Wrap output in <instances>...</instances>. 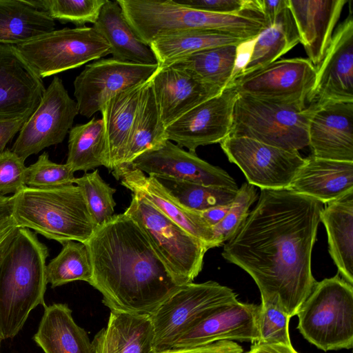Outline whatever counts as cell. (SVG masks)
I'll return each instance as SVG.
<instances>
[{"instance_id":"cell-1","label":"cell","mask_w":353,"mask_h":353,"mask_svg":"<svg viewBox=\"0 0 353 353\" xmlns=\"http://www.w3.org/2000/svg\"><path fill=\"white\" fill-rule=\"evenodd\" d=\"M323 203L288 189H261L255 208L224 245L223 257L248 273L261 302L291 318L316 281L311 259Z\"/></svg>"},{"instance_id":"cell-2","label":"cell","mask_w":353,"mask_h":353,"mask_svg":"<svg viewBox=\"0 0 353 353\" xmlns=\"http://www.w3.org/2000/svg\"><path fill=\"white\" fill-rule=\"evenodd\" d=\"M85 244L92 267L90 285L111 311L151 315L182 286L143 230L125 213L97 226Z\"/></svg>"},{"instance_id":"cell-3","label":"cell","mask_w":353,"mask_h":353,"mask_svg":"<svg viewBox=\"0 0 353 353\" xmlns=\"http://www.w3.org/2000/svg\"><path fill=\"white\" fill-rule=\"evenodd\" d=\"M48 249L30 229L17 228L0 248V336L12 339L30 312L46 307Z\"/></svg>"},{"instance_id":"cell-4","label":"cell","mask_w":353,"mask_h":353,"mask_svg":"<svg viewBox=\"0 0 353 353\" xmlns=\"http://www.w3.org/2000/svg\"><path fill=\"white\" fill-rule=\"evenodd\" d=\"M128 22L147 45L157 37L188 30H212L249 42L261 28L260 17L245 10L238 14H219L186 7L174 0H117Z\"/></svg>"},{"instance_id":"cell-5","label":"cell","mask_w":353,"mask_h":353,"mask_svg":"<svg viewBox=\"0 0 353 353\" xmlns=\"http://www.w3.org/2000/svg\"><path fill=\"white\" fill-rule=\"evenodd\" d=\"M11 201L12 216L19 228L32 229L61 245L70 241L85 243L97 228L77 185L25 186Z\"/></svg>"},{"instance_id":"cell-6","label":"cell","mask_w":353,"mask_h":353,"mask_svg":"<svg viewBox=\"0 0 353 353\" xmlns=\"http://www.w3.org/2000/svg\"><path fill=\"white\" fill-rule=\"evenodd\" d=\"M296 315L303 336L323 351L353 346V286L339 274L316 283Z\"/></svg>"},{"instance_id":"cell-7","label":"cell","mask_w":353,"mask_h":353,"mask_svg":"<svg viewBox=\"0 0 353 353\" xmlns=\"http://www.w3.org/2000/svg\"><path fill=\"white\" fill-rule=\"evenodd\" d=\"M310 110L274 104L239 94L228 137L251 139L290 151L309 145Z\"/></svg>"},{"instance_id":"cell-8","label":"cell","mask_w":353,"mask_h":353,"mask_svg":"<svg viewBox=\"0 0 353 353\" xmlns=\"http://www.w3.org/2000/svg\"><path fill=\"white\" fill-rule=\"evenodd\" d=\"M124 213L145 233L176 283L193 282L203 268L205 245L137 194L132 193Z\"/></svg>"},{"instance_id":"cell-9","label":"cell","mask_w":353,"mask_h":353,"mask_svg":"<svg viewBox=\"0 0 353 353\" xmlns=\"http://www.w3.org/2000/svg\"><path fill=\"white\" fill-rule=\"evenodd\" d=\"M41 78L110 54V46L93 27L65 28L15 46Z\"/></svg>"},{"instance_id":"cell-10","label":"cell","mask_w":353,"mask_h":353,"mask_svg":"<svg viewBox=\"0 0 353 353\" xmlns=\"http://www.w3.org/2000/svg\"><path fill=\"white\" fill-rule=\"evenodd\" d=\"M237 300V294L232 289L215 281L182 285L150 315L156 352L170 350L177 340L208 312Z\"/></svg>"},{"instance_id":"cell-11","label":"cell","mask_w":353,"mask_h":353,"mask_svg":"<svg viewBox=\"0 0 353 353\" xmlns=\"http://www.w3.org/2000/svg\"><path fill=\"white\" fill-rule=\"evenodd\" d=\"M316 68L301 57L283 59L230 81L237 93L269 103L305 109L313 89Z\"/></svg>"},{"instance_id":"cell-12","label":"cell","mask_w":353,"mask_h":353,"mask_svg":"<svg viewBox=\"0 0 353 353\" xmlns=\"http://www.w3.org/2000/svg\"><path fill=\"white\" fill-rule=\"evenodd\" d=\"M79 114L62 80L55 77L46 88L34 112L19 131L11 150L24 161L46 148L61 143Z\"/></svg>"},{"instance_id":"cell-13","label":"cell","mask_w":353,"mask_h":353,"mask_svg":"<svg viewBox=\"0 0 353 353\" xmlns=\"http://www.w3.org/2000/svg\"><path fill=\"white\" fill-rule=\"evenodd\" d=\"M219 143L228 160L243 172L248 183L261 189L287 188L305 161L299 151L248 138L228 137Z\"/></svg>"},{"instance_id":"cell-14","label":"cell","mask_w":353,"mask_h":353,"mask_svg":"<svg viewBox=\"0 0 353 353\" xmlns=\"http://www.w3.org/2000/svg\"><path fill=\"white\" fill-rule=\"evenodd\" d=\"M158 69V65H141L112 57L91 63L74 81L79 113L91 117L110 98L129 87L150 80Z\"/></svg>"},{"instance_id":"cell-15","label":"cell","mask_w":353,"mask_h":353,"mask_svg":"<svg viewBox=\"0 0 353 353\" xmlns=\"http://www.w3.org/2000/svg\"><path fill=\"white\" fill-rule=\"evenodd\" d=\"M239 96L229 83L219 94L201 103L165 128L167 139L195 152L199 146L221 143L231 130Z\"/></svg>"},{"instance_id":"cell-16","label":"cell","mask_w":353,"mask_h":353,"mask_svg":"<svg viewBox=\"0 0 353 353\" xmlns=\"http://www.w3.org/2000/svg\"><path fill=\"white\" fill-rule=\"evenodd\" d=\"M316 68L309 105L331 101L353 102V16L347 17L333 34L324 57Z\"/></svg>"},{"instance_id":"cell-17","label":"cell","mask_w":353,"mask_h":353,"mask_svg":"<svg viewBox=\"0 0 353 353\" xmlns=\"http://www.w3.org/2000/svg\"><path fill=\"white\" fill-rule=\"evenodd\" d=\"M152 176L169 177L205 185L239 189L227 172L167 140L161 147L137 157L130 165Z\"/></svg>"},{"instance_id":"cell-18","label":"cell","mask_w":353,"mask_h":353,"mask_svg":"<svg viewBox=\"0 0 353 353\" xmlns=\"http://www.w3.org/2000/svg\"><path fill=\"white\" fill-rule=\"evenodd\" d=\"M260 305L238 300L217 307L188 330L171 350L194 347L223 340L258 341Z\"/></svg>"},{"instance_id":"cell-19","label":"cell","mask_w":353,"mask_h":353,"mask_svg":"<svg viewBox=\"0 0 353 353\" xmlns=\"http://www.w3.org/2000/svg\"><path fill=\"white\" fill-rule=\"evenodd\" d=\"M45 90L16 47L0 44V119H28Z\"/></svg>"},{"instance_id":"cell-20","label":"cell","mask_w":353,"mask_h":353,"mask_svg":"<svg viewBox=\"0 0 353 353\" xmlns=\"http://www.w3.org/2000/svg\"><path fill=\"white\" fill-rule=\"evenodd\" d=\"M308 107L312 156L353 162V102L331 101Z\"/></svg>"},{"instance_id":"cell-21","label":"cell","mask_w":353,"mask_h":353,"mask_svg":"<svg viewBox=\"0 0 353 353\" xmlns=\"http://www.w3.org/2000/svg\"><path fill=\"white\" fill-rule=\"evenodd\" d=\"M151 81L165 128L223 90L201 81L187 69L173 65L159 67Z\"/></svg>"},{"instance_id":"cell-22","label":"cell","mask_w":353,"mask_h":353,"mask_svg":"<svg viewBox=\"0 0 353 353\" xmlns=\"http://www.w3.org/2000/svg\"><path fill=\"white\" fill-rule=\"evenodd\" d=\"M117 180L151 203L165 216L202 242L208 250L214 248L213 232L199 212L190 210L175 200L153 176L125 166L112 173Z\"/></svg>"},{"instance_id":"cell-23","label":"cell","mask_w":353,"mask_h":353,"mask_svg":"<svg viewBox=\"0 0 353 353\" xmlns=\"http://www.w3.org/2000/svg\"><path fill=\"white\" fill-rule=\"evenodd\" d=\"M347 3V0H288L300 43L316 68L325 56Z\"/></svg>"},{"instance_id":"cell-24","label":"cell","mask_w":353,"mask_h":353,"mask_svg":"<svg viewBox=\"0 0 353 353\" xmlns=\"http://www.w3.org/2000/svg\"><path fill=\"white\" fill-rule=\"evenodd\" d=\"M286 189L327 204L353 190V162L310 156Z\"/></svg>"},{"instance_id":"cell-25","label":"cell","mask_w":353,"mask_h":353,"mask_svg":"<svg viewBox=\"0 0 353 353\" xmlns=\"http://www.w3.org/2000/svg\"><path fill=\"white\" fill-rule=\"evenodd\" d=\"M154 339L150 315L111 311L92 344L94 353H157Z\"/></svg>"},{"instance_id":"cell-26","label":"cell","mask_w":353,"mask_h":353,"mask_svg":"<svg viewBox=\"0 0 353 353\" xmlns=\"http://www.w3.org/2000/svg\"><path fill=\"white\" fill-rule=\"evenodd\" d=\"M148 81L117 93L100 110L108 146V169L112 173L123 165L141 93Z\"/></svg>"},{"instance_id":"cell-27","label":"cell","mask_w":353,"mask_h":353,"mask_svg":"<svg viewBox=\"0 0 353 353\" xmlns=\"http://www.w3.org/2000/svg\"><path fill=\"white\" fill-rule=\"evenodd\" d=\"M92 27L109 44L110 54L114 59L159 65L153 50L134 32L117 1L106 0Z\"/></svg>"},{"instance_id":"cell-28","label":"cell","mask_w":353,"mask_h":353,"mask_svg":"<svg viewBox=\"0 0 353 353\" xmlns=\"http://www.w3.org/2000/svg\"><path fill=\"white\" fill-rule=\"evenodd\" d=\"M33 340L44 353H94L85 330L65 303L46 305Z\"/></svg>"},{"instance_id":"cell-29","label":"cell","mask_w":353,"mask_h":353,"mask_svg":"<svg viewBox=\"0 0 353 353\" xmlns=\"http://www.w3.org/2000/svg\"><path fill=\"white\" fill-rule=\"evenodd\" d=\"M329 253L342 279L353 285V190L327 203L321 212Z\"/></svg>"},{"instance_id":"cell-30","label":"cell","mask_w":353,"mask_h":353,"mask_svg":"<svg viewBox=\"0 0 353 353\" xmlns=\"http://www.w3.org/2000/svg\"><path fill=\"white\" fill-rule=\"evenodd\" d=\"M55 21L27 1L0 0V44L17 46L55 30Z\"/></svg>"},{"instance_id":"cell-31","label":"cell","mask_w":353,"mask_h":353,"mask_svg":"<svg viewBox=\"0 0 353 353\" xmlns=\"http://www.w3.org/2000/svg\"><path fill=\"white\" fill-rule=\"evenodd\" d=\"M299 43V34L288 6L279 14L274 23L264 29L255 39L246 62L235 74H245L264 68Z\"/></svg>"},{"instance_id":"cell-32","label":"cell","mask_w":353,"mask_h":353,"mask_svg":"<svg viewBox=\"0 0 353 353\" xmlns=\"http://www.w3.org/2000/svg\"><path fill=\"white\" fill-rule=\"evenodd\" d=\"M167 140L165 127L161 121L150 79L141 93L121 168L130 166L137 157L147 151L159 148Z\"/></svg>"},{"instance_id":"cell-33","label":"cell","mask_w":353,"mask_h":353,"mask_svg":"<svg viewBox=\"0 0 353 353\" xmlns=\"http://www.w3.org/2000/svg\"><path fill=\"white\" fill-rule=\"evenodd\" d=\"M245 40L212 30H188L160 36L150 46L159 67L168 66L194 52L227 45L242 46Z\"/></svg>"},{"instance_id":"cell-34","label":"cell","mask_w":353,"mask_h":353,"mask_svg":"<svg viewBox=\"0 0 353 353\" xmlns=\"http://www.w3.org/2000/svg\"><path fill=\"white\" fill-rule=\"evenodd\" d=\"M65 163L74 172H87L102 165L108 168V146L102 119L93 117L88 123L77 124L70 129Z\"/></svg>"},{"instance_id":"cell-35","label":"cell","mask_w":353,"mask_h":353,"mask_svg":"<svg viewBox=\"0 0 353 353\" xmlns=\"http://www.w3.org/2000/svg\"><path fill=\"white\" fill-rule=\"evenodd\" d=\"M241 46L227 45L203 50L171 65L187 69L201 81L224 89L236 73Z\"/></svg>"},{"instance_id":"cell-36","label":"cell","mask_w":353,"mask_h":353,"mask_svg":"<svg viewBox=\"0 0 353 353\" xmlns=\"http://www.w3.org/2000/svg\"><path fill=\"white\" fill-rule=\"evenodd\" d=\"M184 208L194 212L229 205L238 190L225 186L205 185L169 177L153 176Z\"/></svg>"},{"instance_id":"cell-37","label":"cell","mask_w":353,"mask_h":353,"mask_svg":"<svg viewBox=\"0 0 353 353\" xmlns=\"http://www.w3.org/2000/svg\"><path fill=\"white\" fill-rule=\"evenodd\" d=\"M62 245L59 254L46 265L48 283L52 288L75 281L90 284L92 267L86 245L70 241Z\"/></svg>"},{"instance_id":"cell-38","label":"cell","mask_w":353,"mask_h":353,"mask_svg":"<svg viewBox=\"0 0 353 353\" xmlns=\"http://www.w3.org/2000/svg\"><path fill=\"white\" fill-rule=\"evenodd\" d=\"M74 183L81 189L97 227L104 224L114 216L116 203L113 195L116 190L103 181L98 170L75 178Z\"/></svg>"},{"instance_id":"cell-39","label":"cell","mask_w":353,"mask_h":353,"mask_svg":"<svg viewBox=\"0 0 353 353\" xmlns=\"http://www.w3.org/2000/svg\"><path fill=\"white\" fill-rule=\"evenodd\" d=\"M34 8L46 12L61 23H72L79 27L94 24L106 0H39L27 1Z\"/></svg>"},{"instance_id":"cell-40","label":"cell","mask_w":353,"mask_h":353,"mask_svg":"<svg viewBox=\"0 0 353 353\" xmlns=\"http://www.w3.org/2000/svg\"><path fill=\"white\" fill-rule=\"evenodd\" d=\"M257 198L254 185L247 182L241 185L227 214L212 228L214 247L221 246L234 236L247 219L249 208Z\"/></svg>"},{"instance_id":"cell-41","label":"cell","mask_w":353,"mask_h":353,"mask_svg":"<svg viewBox=\"0 0 353 353\" xmlns=\"http://www.w3.org/2000/svg\"><path fill=\"white\" fill-rule=\"evenodd\" d=\"M74 172L66 164L51 161L48 154L43 152L37 161L27 167L25 185L29 188H52L74 184Z\"/></svg>"},{"instance_id":"cell-42","label":"cell","mask_w":353,"mask_h":353,"mask_svg":"<svg viewBox=\"0 0 353 353\" xmlns=\"http://www.w3.org/2000/svg\"><path fill=\"white\" fill-rule=\"evenodd\" d=\"M290 319L277 304L261 302L257 320L256 343L292 345L288 328Z\"/></svg>"},{"instance_id":"cell-43","label":"cell","mask_w":353,"mask_h":353,"mask_svg":"<svg viewBox=\"0 0 353 353\" xmlns=\"http://www.w3.org/2000/svg\"><path fill=\"white\" fill-rule=\"evenodd\" d=\"M24 162L9 149L0 154V196L14 194L26 186Z\"/></svg>"},{"instance_id":"cell-44","label":"cell","mask_w":353,"mask_h":353,"mask_svg":"<svg viewBox=\"0 0 353 353\" xmlns=\"http://www.w3.org/2000/svg\"><path fill=\"white\" fill-rule=\"evenodd\" d=\"M186 7L219 14H238L252 7L254 0H174Z\"/></svg>"},{"instance_id":"cell-45","label":"cell","mask_w":353,"mask_h":353,"mask_svg":"<svg viewBox=\"0 0 353 353\" xmlns=\"http://www.w3.org/2000/svg\"><path fill=\"white\" fill-rule=\"evenodd\" d=\"M161 353H243V349L235 342L223 340L204 345L170 350Z\"/></svg>"},{"instance_id":"cell-46","label":"cell","mask_w":353,"mask_h":353,"mask_svg":"<svg viewBox=\"0 0 353 353\" xmlns=\"http://www.w3.org/2000/svg\"><path fill=\"white\" fill-rule=\"evenodd\" d=\"M28 119H0V154Z\"/></svg>"},{"instance_id":"cell-47","label":"cell","mask_w":353,"mask_h":353,"mask_svg":"<svg viewBox=\"0 0 353 353\" xmlns=\"http://www.w3.org/2000/svg\"><path fill=\"white\" fill-rule=\"evenodd\" d=\"M260 11L272 26L279 14L288 6V0H256Z\"/></svg>"},{"instance_id":"cell-48","label":"cell","mask_w":353,"mask_h":353,"mask_svg":"<svg viewBox=\"0 0 353 353\" xmlns=\"http://www.w3.org/2000/svg\"><path fill=\"white\" fill-rule=\"evenodd\" d=\"M246 353H298L292 345L254 343Z\"/></svg>"},{"instance_id":"cell-49","label":"cell","mask_w":353,"mask_h":353,"mask_svg":"<svg viewBox=\"0 0 353 353\" xmlns=\"http://www.w3.org/2000/svg\"><path fill=\"white\" fill-rule=\"evenodd\" d=\"M231 204L216 206L206 210L199 212L204 221L211 228L218 224L228 212Z\"/></svg>"},{"instance_id":"cell-50","label":"cell","mask_w":353,"mask_h":353,"mask_svg":"<svg viewBox=\"0 0 353 353\" xmlns=\"http://www.w3.org/2000/svg\"><path fill=\"white\" fill-rule=\"evenodd\" d=\"M12 220L10 196H0V228Z\"/></svg>"},{"instance_id":"cell-51","label":"cell","mask_w":353,"mask_h":353,"mask_svg":"<svg viewBox=\"0 0 353 353\" xmlns=\"http://www.w3.org/2000/svg\"><path fill=\"white\" fill-rule=\"evenodd\" d=\"M17 228L18 226L14 219L10 223L0 228V248Z\"/></svg>"},{"instance_id":"cell-52","label":"cell","mask_w":353,"mask_h":353,"mask_svg":"<svg viewBox=\"0 0 353 353\" xmlns=\"http://www.w3.org/2000/svg\"><path fill=\"white\" fill-rule=\"evenodd\" d=\"M2 340H3V339H1V337L0 336V353H1V341H2Z\"/></svg>"}]
</instances>
